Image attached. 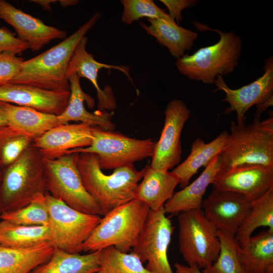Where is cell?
<instances>
[{
  "instance_id": "cell-45",
  "label": "cell",
  "mask_w": 273,
  "mask_h": 273,
  "mask_svg": "<svg viewBox=\"0 0 273 273\" xmlns=\"http://www.w3.org/2000/svg\"><path fill=\"white\" fill-rule=\"evenodd\" d=\"M2 135V127H0V139Z\"/></svg>"
},
{
  "instance_id": "cell-14",
  "label": "cell",
  "mask_w": 273,
  "mask_h": 273,
  "mask_svg": "<svg viewBox=\"0 0 273 273\" xmlns=\"http://www.w3.org/2000/svg\"><path fill=\"white\" fill-rule=\"evenodd\" d=\"M263 74L254 81L237 89L230 88L222 76H218L214 81L217 90L223 91L225 97L222 101L230 106L223 111L228 114L237 113L238 123L244 122L245 113L253 105L260 104L273 97V59L272 56L265 61Z\"/></svg>"
},
{
  "instance_id": "cell-27",
  "label": "cell",
  "mask_w": 273,
  "mask_h": 273,
  "mask_svg": "<svg viewBox=\"0 0 273 273\" xmlns=\"http://www.w3.org/2000/svg\"><path fill=\"white\" fill-rule=\"evenodd\" d=\"M55 249L50 243L27 249L0 245V273H29L48 261Z\"/></svg>"
},
{
  "instance_id": "cell-18",
  "label": "cell",
  "mask_w": 273,
  "mask_h": 273,
  "mask_svg": "<svg viewBox=\"0 0 273 273\" xmlns=\"http://www.w3.org/2000/svg\"><path fill=\"white\" fill-rule=\"evenodd\" d=\"M87 38L83 37L77 44L70 61L67 71V78L75 73L78 77L88 79L94 85L97 91L98 100V107L100 111L113 110L116 107V100L112 88L107 85L102 89L98 82V73L102 68L114 69L124 73L132 82L129 75V67L125 66L114 65L102 63L95 60L93 55L86 50Z\"/></svg>"
},
{
  "instance_id": "cell-12",
  "label": "cell",
  "mask_w": 273,
  "mask_h": 273,
  "mask_svg": "<svg viewBox=\"0 0 273 273\" xmlns=\"http://www.w3.org/2000/svg\"><path fill=\"white\" fill-rule=\"evenodd\" d=\"M164 114V126L156 142L150 166L157 169L169 170L180 162L181 134L191 112L184 102L174 99L167 104Z\"/></svg>"
},
{
  "instance_id": "cell-41",
  "label": "cell",
  "mask_w": 273,
  "mask_h": 273,
  "mask_svg": "<svg viewBox=\"0 0 273 273\" xmlns=\"http://www.w3.org/2000/svg\"><path fill=\"white\" fill-rule=\"evenodd\" d=\"M5 103L0 102V127L8 126L4 108Z\"/></svg>"
},
{
  "instance_id": "cell-30",
  "label": "cell",
  "mask_w": 273,
  "mask_h": 273,
  "mask_svg": "<svg viewBox=\"0 0 273 273\" xmlns=\"http://www.w3.org/2000/svg\"><path fill=\"white\" fill-rule=\"evenodd\" d=\"M262 226L273 231V187L251 201L250 210L238 229L235 238L242 246L257 228Z\"/></svg>"
},
{
  "instance_id": "cell-43",
  "label": "cell",
  "mask_w": 273,
  "mask_h": 273,
  "mask_svg": "<svg viewBox=\"0 0 273 273\" xmlns=\"http://www.w3.org/2000/svg\"><path fill=\"white\" fill-rule=\"evenodd\" d=\"M78 1L76 0H61L59 1V3L62 7H65L67 6H72L76 5L78 3Z\"/></svg>"
},
{
  "instance_id": "cell-5",
  "label": "cell",
  "mask_w": 273,
  "mask_h": 273,
  "mask_svg": "<svg viewBox=\"0 0 273 273\" xmlns=\"http://www.w3.org/2000/svg\"><path fill=\"white\" fill-rule=\"evenodd\" d=\"M43 159L31 144L16 161L3 169L0 184L2 212L23 207L47 193Z\"/></svg>"
},
{
  "instance_id": "cell-46",
  "label": "cell",
  "mask_w": 273,
  "mask_h": 273,
  "mask_svg": "<svg viewBox=\"0 0 273 273\" xmlns=\"http://www.w3.org/2000/svg\"><path fill=\"white\" fill-rule=\"evenodd\" d=\"M97 273H104L102 270H100L99 271H98Z\"/></svg>"
},
{
  "instance_id": "cell-3",
  "label": "cell",
  "mask_w": 273,
  "mask_h": 273,
  "mask_svg": "<svg viewBox=\"0 0 273 273\" xmlns=\"http://www.w3.org/2000/svg\"><path fill=\"white\" fill-rule=\"evenodd\" d=\"M83 185L99 206L104 216L114 208L134 199L135 190L148 165L138 170L133 165L115 169L110 174L101 168L98 157L81 153L77 162Z\"/></svg>"
},
{
  "instance_id": "cell-37",
  "label": "cell",
  "mask_w": 273,
  "mask_h": 273,
  "mask_svg": "<svg viewBox=\"0 0 273 273\" xmlns=\"http://www.w3.org/2000/svg\"><path fill=\"white\" fill-rule=\"evenodd\" d=\"M28 49L27 43L16 37L8 29L0 28V54L8 53L16 55Z\"/></svg>"
},
{
  "instance_id": "cell-34",
  "label": "cell",
  "mask_w": 273,
  "mask_h": 273,
  "mask_svg": "<svg viewBox=\"0 0 273 273\" xmlns=\"http://www.w3.org/2000/svg\"><path fill=\"white\" fill-rule=\"evenodd\" d=\"M120 3L123 8L122 21L127 25L143 17L173 20L152 0H122Z\"/></svg>"
},
{
  "instance_id": "cell-10",
  "label": "cell",
  "mask_w": 273,
  "mask_h": 273,
  "mask_svg": "<svg viewBox=\"0 0 273 273\" xmlns=\"http://www.w3.org/2000/svg\"><path fill=\"white\" fill-rule=\"evenodd\" d=\"M49 214L50 243L57 249L79 253L101 217L77 211L48 193L45 194Z\"/></svg>"
},
{
  "instance_id": "cell-42",
  "label": "cell",
  "mask_w": 273,
  "mask_h": 273,
  "mask_svg": "<svg viewBox=\"0 0 273 273\" xmlns=\"http://www.w3.org/2000/svg\"><path fill=\"white\" fill-rule=\"evenodd\" d=\"M31 1L39 4L44 9L46 10H51V4L55 3L56 2H57L56 1L52 0H35Z\"/></svg>"
},
{
  "instance_id": "cell-26",
  "label": "cell",
  "mask_w": 273,
  "mask_h": 273,
  "mask_svg": "<svg viewBox=\"0 0 273 273\" xmlns=\"http://www.w3.org/2000/svg\"><path fill=\"white\" fill-rule=\"evenodd\" d=\"M239 256L248 273H273V231L252 236L240 246Z\"/></svg>"
},
{
  "instance_id": "cell-11",
  "label": "cell",
  "mask_w": 273,
  "mask_h": 273,
  "mask_svg": "<svg viewBox=\"0 0 273 273\" xmlns=\"http://www.w3.org/2000/svg\"><path fill=\"white\" fill-rule=\"evenodd\" d=\"M164 207L150 210L144 227L132 249L152 273H173L167 256L174 228Z\"/></svg>"
},
{
  "instance_id": "cell-16",
  "label": "cell",
  "mask_w": 273,
  "mask_h": 273,
  "mask_svg": "<svg viewBox=\"0 0 273 273\" xmlns=\"http://www.w3.org/2000/svg\"><path fill=\"white\" fill-rule=\"evenodd\" d=\"M0 19L11 25L18 38L27 43L33 52L39 50L52 40L67 37L65 31L46 25L40 19L4 0H0Z\"/></svg>"
},
{
  "instance_id": "cell-8",
  "label": "cell",
  "mask_w": 273,
  "mask_h": 273,
  "mask_svg": "<svg viewBox=\"0 0 273 273\" xmlns=\"http://www.w3.org/2000/svg\"><path fill=\"white\" fill-rule=\"evenodd\" d=\"M179 250L188 265L200 269L211 265L220 251L218 231L202 209L177 214Z\"/></svg>"
},
{
  "instance_id": "cell-35",
  "label": "cell",
  "mask_w": 273,
  "mask_h": 273,
  "mask_svg": "<svg viewBox=\"0 0 273 273\" xmlns=\"http://www.w3.org/2000/svg\"><path fill=\"white\" fill-rule=\"evenodd\" d=\"M9 128L0 145V161L3 169L16 161L34 140Z\"/></svg>"
},
{
  "instance_id": "cell-29",
  "label": "cell",
  "mask_w": 273,
  "mask_h": 273,
  "mask_svg": "<svg viewBox=\"0 0 273 273\" xmlns=\"http://www.w3.org/2000/svg\"><path fill=\"white\" fill-rule=\"evenodd\" d=\"M48 243H50L48 226L25 225L0 221V245L27 249Z\"/></svg>"
},
{
  "instance_id": "cell-1",
  "label": "cell",
  "mask_w": 273,
  "mask_h": 273,
  "mask_svg": "<svg viewBox=\"0 0 273 273\" xmlns=\"http://www.w3.org/2000/svg\"><path fill=\"white\" fill-rule=\"evenodd\" d=\"M101 16L100 12H96L75 32L60 43L24 61L20 73L9 84H25L53 91H70L67 71L71 58L80 40Z\"/></svg>"
},
{
  "instance_id": "cell-47",
  "label": "cell",
  "mask_w": 273,
  "mask_h": 273,
  "mask_svg": "<svg viewBox=\"0 0 273 273\" xmlns=\"http://www.w3.org/2000/svg\"><path fill=\"white\" fill-rule=\"evenodd\" d=\"M2 211H1L0 210V221L1 220V214H2Z\"/></svg>"
},
{
  "instance_id": "cell-13",
  "label": "cell",
  "mask_w": 273,
  "mask_h": 273,
  "mask_svg": "<svg viewBox=\"0 0 273 273\" xmlns=\"http://www.w3.org/2000/svg\"><path fill=\"white\" fill-rule=\"evenodd\" d=\"M251 207V201L244 195L215 189L202 203L205 217L217 231L234 236Z\"/></svg>"
},
{
  "instance_id": "cell-25",
  "label": "cell",
  "mask_w": 273,
  "mask_h": 273,
  "mask_svg": "<svg viewBox=\"0 0 273 273\" xmlns=\"http://www.w3.org/2000/svg\"><path fill=\"white\" fill-rule=\"evenodd\" d=\"M229 133L227 131H223L208 143H205L199 138L193 142L187 159L172 171L179 178V185L181 189L189 185L190 180L200 168L205 167L221 152Z\"/></svg>"
},
{
  "instance_id": "cell-15",
  "label": "cell",
  "mask_w": 273,
  "mask_h": 273,
  "mask_svg": "<svg viewBox=\"0 0 273 273\" xmlns=\"http://www.w3.org/2000/svg\"><path fill=\"white\" fill-rule=\"evenodd\" d=\"M212 185L213 189L236 192L252 201L273 187V168L251 166L218 173Z\"/></svg>"
},
{
  "instance_id": "cell-32",
  "label": "cell",
  "mask_w": 273,
  "mask_h": 273,
  "mask_svg": "<svg viewBox=\"0 0 273 273\" xmlns=\"http://www.w3.org/2000/svg\"><path fill=\"white\" fill-rule=\"evenodd\" d=\"M99 263L104 273H152L132 251L123 252L114 247L100 250Z\"/></svg>"
},
{
  "instance_id": "cell-28",
  "label": "cell",
  "mask_w": 273,
  "mask_h": 273,
  "mask_svg": "<svg viewBox=\"0 0 273 273\" xmlns=\"http://www.w3.org/2000/svg\"><path fill=\"white\" fill-rule=\"evenodd\" d=\"M100 251L81 255L55 249L50 259L29 273H97Z\"/></svg>"
},
{
  "instance_id": "cell-19",
  "label": "cell",
  "mask_w": 273,
  "mask_h": 273,
  "mask_svg": "<svg viewBox=\"0 0 273 273\" xmlns=\"http://www.w3.org/2000/svg\"><path fill=\"white\" fill-rule=\"evenodd\" d=\"M69 97L70 91L49 90L21 84L0 86V102L57 116L66 108Z\"/></svg>"
},
{
  "instance_id": "cell-38",
  "label": "cell",
  "mask_w": 273,
  "mask_h": 273,
  "mask_svg": "<svg viewBox=\"0 0 273 273\" xmlns=\"http://www.w3.org/2000/svg\"><path fill=\"white\" fill-rule=\"evenodd\" d=\"M167 8L169 16L178 25L182 21L181 12L186 8L195 6L198 3L195 0H161Z\"/></svg>"
},
{
  "instance_id": "cell-24",
  "label": "cell",
  "mask_w": 273,
  "mask_h": 273,
  "mask_svg": "<svg viewBox=\"0 0 273 273\" xmlns=\"http://www.w3.org/2000/svg\"><path fill=\"white\" fill-rule=\"evenodd\" d=\"M8 126L33 139L61 124L57 115L35 109L5 103Z\"/></svg>"
},
{
  "instance_id": "cell-23",
  "label": "cell",
  "mask_w": 273,
  "mask_h": 273,
  "mask_svg": "<svg viewBox=\"0 0 273 273\" xmlns=\"http://www.w3.org/2000/svg\"><path fill=\"white\" fill-rule=\"evenodd\" d=\"M217 156L205 167L201 174L192 183L174 193L164 205L166 214H178L192 209H202L204 195L208 187L217 174Z\"/></svg>"
},
{
  "instance_id": "cell-20",
  "label": "cell",
  "mask_w": 273,
  "mask_h": 273,
  "mask_svg": "<svg viewBox=\"0 0 273 273\" xmlns=\"http://www.w3.org/2000/svg\"><path fill=\"white\" fill-rule=\"evenodd\" d=\"M70 84V97L64 111L58 116L62 124L70 121L80 122L93 126H98L107 130L113 131L115 126L111 121L112 113L106 111L94 113L88 112L85 108L86 101L89 108L94 106V100L82 89L80 78L74 73L68 78Z\"/></svg>"
},
{
  "instance_id": "cell-33",
  "label": "cell",
  "mask_w": 273,
  "mask_h": 273,
  "mask_svg": "<svg viewBox=\"0 0 273 273\" xmlns=\"http://www.w3.org/2000/svg\"><path fill=\"white\" fill-rule=\"evenodd\" d=\"M1 220L30 226H48L49 214L45 194L20 209L2 212Z\"/></svg>"
},
{
  "instance_id": "cell-17",
  "label": "cell",
  "mask_w": 273,
  "mask_h": 273,
  "mask_svg": "<svg viewBox=\"0 0 273 273\" xmlns=\"http://www.w3.org/2000/svg\"><path fill=\"white\" fill-rule=\"evenodd\" d=\"M93 126L79 123L58 125L32 142L44 158H59L71 150L88 147L93 140Z\"/></svg>"
},
{
  "instance_id": "cell-39",
  "label": "cell",
  "mask_w": 273,
  "mask_h": 273,
  "mask_svg": "<svg viewBox=\"0 0 273 273\" xmlns=\"http://www.w3.org/2000/svg\"><path fill=\"white\" fill-rule=\"evenodd\" d=\"M175 273H202L196 265H185L179 263H174Z\"/></svg>"
},
{
  "instance_id": "cell-36",
  "label": "cell",
  "mask_w": 273,
  "mask_h": 273,
  "mask_svg": "<svg viewBox=\"0 0 273 273\" xmlns=\"http://www.w3.org/2000/svg\"><path fill=\"white\" fill-rule=\"evenodd\" d=\"M24 61L12 54H0V86L9 84L19 74Z\"/></svg>"
},
{
  "instance_id": "cell-2",
  "label": "cell",
  "mask_w": 273,
  "mask_h": 273,
  "mask_svg": "<svg viewBox=\"0 0 273 273\" xmlns=\"http://www.w3.org/2000/svg\"><path fill=\"white\" fill-rule=\"evenodd\" d=\"M230 131L217 155L218 173L251 166L273 168L272 116L262 121L254 118L248 125L232 121Z\"/></svg>"
},
{
  "instance_id": "cell-6",
  "label": "cell",
  "mask_w": 273,
  "mask_h": 273,
  "mask_svg": "<svg viewBox=\"0 0 273 273\" xmlns=\"http://www.w3.org/2000/svg\"><path fill=\"white\" fill-rule=\"evenodd\" d=\"M150 210L135 199L114 208L101 218L82 251L92 252L114 247L128 252L134 246Z\"/></svg>"
},
{
  "instance_id": "cell-40",
  "label": "cell",
  "mask_w": 273,
  "mask_h": 273,
  "mask_svg": "<svg viewBox=\"0 0 273 273\" xmlns=\"http://www.w3.org/2000/svg\"><path fill=\"white\" fill-rule=\"evenodd\" d=\"M272 97H271L267 100L256 105L257 110L255 114L254 118L260 119L261 114L269 107L272 106Z\"/></svg>"
},
{
  "instance_id": "cell-31",
  "label": "cell",
  "mask_w": 273,
  "mask_h": 273,
  "mask_svg": "<svg viewBox=\"0 0 273 273\" xmlns=\"http://www.w3.org/2000/svg\"><path fill=\"white\" fill-rule=\"evenodd\" d=\"M220 251L216 261L202 273H248L239 256L240 245L235 237L218 231Z\"/></svg>"
},
{
  "instance_id": "cell-9",
  "label": "cell",
  "mask_w": 273,
  "mask_h": 273,
  "mask_svg": "<svg viewBox=\"0 0 273 273\" xmlns=\"http://www.w3.org/2000/svg\"><path fill=\"white\" fill-rule=\"evenodd\" d=\"M93 140L87 147L68 151L93 153L98 157L102 169H115L133 165L135 162L152 157L156 142L151 139L140 140L120 133L93 126Z\"/></svg>"
},
{
  "instance_id": "cell-4",
  "label": "cell",
  "mask_w": 273,
  "mask_h": 273,
  "mask_svg": "<svg viewBox=\"0 0 273 273\" xmlns=\"http://www.w3.org/2000/svg\"><path fill=\"white\" fill-rule=\"evenodd\" d=\"M193 24L200 31L217 33L219 40L213 45L199 49L192 55L185 54L177 59L175 64L178 71L189 79L211 84L218 76L229 75L238 66L242 41L233 32L213 29L198 22H194Z\"/></svg>"
},
{
  "instance_id": "cell-21",
  "label": "cell",
  "mask_w": 273,
  "mask_h": 273,
  "mask_svg": "<svg viewBox=\"0 0 273 273\" xmlns=\"http://www.w3.org/2000/svg\"><path fill=\"white\" fill-rule=\"evenodd\" d=\"M179 184V178L172 171L155 169L148 165L135 190L134 199L143 202L151 210H159L172 197Z\"/></svg>"
},
{
  "instance_id": "cell-22",
  "label": "cell",
  "mask_w": 273,
  "mask_h": 273,
  "mask_svg": "<svg viewBox=\"0 0 273 273\" xmlns=\"http://www.w3.org/2000/svg\"><path fill=\"white\" fill-rule=\"evenodd\" d=\"M147 20L150 25L141 22V26L159 43L167 48L177 59L192 49L198 38L197 33L179 26L173 20L157 18Z\"/></svg>"
},
{
  "instance_id": "cell-7",
  "label": "cell",
  "mask_w": 273,
  "mask_h": 273,
  "mask_svg": "<svg viewBox=\"0 0 273 273\" xmlns=\"http://www.w3.org/2000/svg\"><path fill=\"white\" fill-rule=\"evenodd\" d=\"M79 153L59 158H43L47 192L70 207L89 214L102 216L101 210L86 190L77 166Z\"/></svg>"
},
{
  "instance_id": "cell-44",
  "label": "cell",
  "mask_w": 273,
  "mask_h": 273,
  "mask_svg": "<svg viewBox=\"0 0 273 273\" xmlns=\"http://www.w3.org/2000/svg\"><path fill=\"white\" fill-rule=\"evenodd\" d=\"M2 173H3V167H2V166L1 165V161H0V184H1V180H2Z\"/></svg>"
}]
</instances>
